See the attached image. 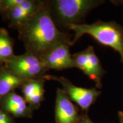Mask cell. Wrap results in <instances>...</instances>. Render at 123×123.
Segmentation results:
<instances>
[{
	"label": "cell",
	"instance_id": "cell-1",
	"mask_svg": "<svg viewBox=\"0 0 123 123\" xmlns=\"http://www.w3.org/2000/svg\"><path fill=\"white\" fill-rule=\"evenodd\" d=\"M17 31L26 51L39 57L61 43L73 45L70 35L61 31L56 26L51 13L49 1H44L39 11Z\"/></svg>",
	"mask_w": 123,
	"mask_h": 123
},
{
	"label": "cell",
	"instance_id": "cell-2",
	"mask_svg": "<svg viewBox=\"0 0 123 123\" xmlns=\"http://www.w3.org/2000/svg\"><path fill=\"white\" fill-rule=\"evenodd\" d=\"M67 28L74 32L73 44L83 35L88 34L99 43L117 51L123 62V29L116 22L98 21L92 24L81 23L70 25Z\"/></svg>",
	"mask_w": 123,
	"mask_h": 123
},
{
	"label": "cell",
	"instance_id": "cell-3",
	"mask_svg": "<svg viewBox=\"0 0 123 123\" xmlns=\"http://www.w3.org/2000/svg\"><path fill=\"white\" fill-rule=\"evenodd\" d=\"M51 14L61 24L67 26L81 24V21L90 12L101 4L97 0H54L49 1Z\"/></svg>",
	"mask_w": 123,
	"mask_h": 123
},
{
	"label": "cell",
	"instance_id": "cell-4",
	"mask_svg": "<svg viewBox=\"0 0 123 123\" xmlns=\"http://www.w3.org/2000/svg\"><path fill=\"white\" fill-rule=\"evenodd\" d=\"M5 66L24 79L42 78L49 70L39 56L27 51L14 55Z\"/></svg>",
	"mask_w": 123,
	"mask_h": 123
},
{
	"label": "cell",
	"instance_id": "cell-5",
	"mask_svg": "<svg viewBox=\"0 0 123 123\" xmlns=\"http://www.w3.org/2000/svg\"><path fill=\"white\" fill-rule=\"evenodd\" d=\"M45 80H53L59 82L62 86V90L72 101H74L87 112L100 96L101 91L95 88H86L75 86L68 79L64 77H59L50 75L43 76Z\"/></svg>",
	"mask_w": 123,
	"mask_h": 123
},
{
	"label": "cell",
	"instance_id": "cell-6",
	"mask_svg": "<svg viewBox=\"0 0 123 123\" xmlns=\"http://www.w3.org/2000/svg\"><path fill=\"white\" fill-rule=\"evenodd\" d=\"M75 67L80 69L96 83L98 88L101 87V79L105 73L94 48L89 46L85 50L73 56Z\"/></svg>",
	"mask_w": 123,
	"mask_h": 123
},
{
	"label": "cell",
	"instance_id": "cell-7",
	"mask_svg": "<svg viewBox=\"0 0 123 123\" xmlns=\"http://www.w3.org/2000/svg\"><path fill=\"white\" fill-rule=\"evenodd\" d=\"M69 43H61L55 46L40 56L48 70H63L74 68L75 66L71 54Z\"/></svg>",
	"mask_w": 123,
	"mask_h": 123
},
{
	"label": "cell",
	"instance_id": "cell-8",
	"mask_svg": "<svg viewBox=\"0 0 123 123\" xmlns=\"http://www.w3.org/2000/svg\"><path fill=\"white\" fill-rule=\"evenodd\" d=\"M44 1L23 0L13 9L6 18L9 26L18 30L39 11Z\"/></svg>",
	"mask_w": 123,
	"mask_h": 123
},
{
	"label": "cell",
	"instance_id": "cell-9",
	"mask_svg": "<svg viewBox=\"0 0 123 123\" xmlns=\"http://www.w3.org/2000/svg\"><path fill=\"white\" fill-rule=\"evenodd\" d=\"M82 115L62 89L56 90L55 107L56 123H78Z\"/></svg>",
	"mask_w": 123,
	"mask_h": 123
},
{
	"label": "cell",
	"instance_id": "cell-10",
	"mask_svg": "<svg viewBox=\"0 0 123 123\" xmlns=\"http://www.w3.org/2000/svg\"><path fill=\"white\" fill-rule=\"evenodd\" d=\"M1 110L11 116L18 118H31L33 111L30 108L24 98L12 92L0 99Z\"/></svg>",
	"mask_w": 123,
	"mask_h": 123
},
{
	"label": "cell",
	"instance_id": "cell-11",
	"mask_svg": "<svg viewBox=\"0 0 123 123\" xmlns=\"http://www.w3.org/2000/svg\"><path fill=\"white\" fill-rule=\"evenodd\" d=\"M44 82L43 77L26 79L20 87L23 97L33 111L39 108L44 100Z\"/></svg>",
	"mask_w": 123,
	"mask_h": 123
},
{
	"label": "cell",
	"instance_id": "cell-12",
	"mask_svg": "<svg viewBox=\"0 0 123 123\" xmlns=\"http://www.w3.org/2000/svg\"><path fill=\"white\" fill-rule=\"evenodd\" d=\"M26 79L20 78L6 66L0 67V99L20 88Z\"/></svg>",
	"mask_w": 123,
	"mask_h": 123
},
{
	"label": "cell",
	"instance_id": "cell-13",
	"mask_svg": "<svg viewBox=\"0 0 123 123\" xmlns=\"http://www.w3.org/2000/svg\"><path fill=\"white\" fill-rule=\"evenodd\" d=\"M14 41L6 29L0 28V63L5 64L14 56Z\"/></svg>",
	"mask_w": 123,
	"mask_h": 123
},
{
	"label": "cell",
	"instance_id": "cell-14",
	"mask_svg": "<svg viewBox=\"0 0 123 123\" xmlns=\"http://www.w3.org/2000/svg\"><path fill=\"white\" fill-rule=\"evenodd\" d=\"M23 0H0V14L5 19L9 13Z\"/></svg>",
	"mask_w": 123,
	"mask_h": 123
},
{
	"label": "cell",
	"instance_id": "cell-15",
	"mask_svg": "<svg viewBox=\"0 0 123 123\" xmlns=\"http://www.w3.org/2000/svg\"><path fill=\"white\" fill-rule=\"evenodd\" d=\"M0 123H15L12 116L0 109Z\"/></svg>",
	"mask_w": 123,
	"mask_h": 123
},
{
	"label": "cell",
	"instance_id": "cell-16",
	"mask_svg": "<svg viewBox=\"0 0 123 123\" xmlns=\"http://www.w3.org/2000/svg\"><path fill=\"white\" fill-rule=\"evenodd\" d=\"M78 123H94L90 119L87 113L83 114L80 120Z\"/></svg>",
	"mask_w": 123,
	"mask_h": 123
},
{
	"label": "cell",
	"instance_id": "cell-17",
	"mask_svg": "<svg viewBox=\"0 0 123 123\" xmlns=\"http://www.w3.org/2000/svg\"><path fill=\"white\" fill-rule=\"evenodd\" d=\"M118 117L119 119V123H123V112L119 111L118 112Z\"/></svg>",
	"mask_w": 123,
	"mask_h": 123
}]
</instances>
